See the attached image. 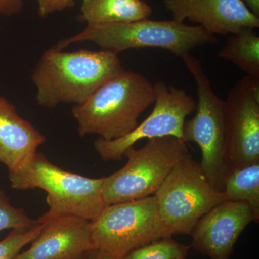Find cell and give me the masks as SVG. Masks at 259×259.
Returning <instances> with one entry per match:
<instances>
[{
  "label": "cell",
  "mask_w": 259,
  "mask_h": 259,
  "mask_svg": "<svg viewBox=\"0 0 259 259\" xmlns=\"http://www.w3.org/2000/svg\"><path fill=\"white\" fill-rule=\"evenodd\" d=\"M37 220L29 218L23 209L10 203L8 195L0 190V232L38 224Z\"/></svg>",
  "instance_id": "ffe728a7"
},
{
  "label": "cell",
  "mask_w": 259,
  "mask_h": 259,
  "mask_svg": "<svg viewBox=\"0 0 259 259\" xmlns=\"http://www.w3.org/2000/svg\"><path fill=\"white\" fill-rule=\"evenodd\" d=\"M41 223L35 226L12 229L8 236L0 241V259H15L25 245L31 243L40 234Z\"/></svg>",
  "instance_id": "d6986e66"
},
{
  "label": "cell",
  "mask_w": 259,
  "mask_h": 259,
  "mask_svg": "<svg viewBox=\"0 0 259 259\" xmlns=\"http://www.w3.org/2000/svg\"><path fill=\"white\" fill-rule=\"evenodd\" d=\"M37 14L40 18H47L49 15L73 8L75 0H36Z\"/></svg>",
  "instance_id": "44dd1931"
},
{
  "label": "cell",
  "mask_w": 259,
  "mask_h": 259,
  "mask_svg": "<svg viewBox=\"0 0 259 259\" xmlns=\"http://www.w3.org/2000/svg\"><path fill=\"white\" fill-rule=\"evenodd\" d=\"M197 85L195 115L186 120L183 140L196 143L202 151L200 166L204 175L223 192L230 171L226 148V104L214 93L200 59L188 54L182 58Z\"/></svg>",
  "instance_id": "8992f818"
},
{
  "label": "cell",
  "mask_w": 259,
  "mask_h": 259,
  "mask_svg": "<svg viewBox=\"0 0 259 259\" xmlns=\"http://www.w3.org/2000/svg\"><path fill=\"white\" fill-rule=\"evenodd\" d=\"M250 11L259 18V0H243Z\"/></svg>",
  "instance_id": "603a6c76"
},
{
  "label": "cell",
  "mask_w": 259,
  "mask_h": 259,
  "mask_svg": "<svg viewBox=\"0 0 259 259\" xmlns=\"http://www.w3.org/2000/svg\"><path fill=\"white\" fill-rule=\"evenodd\" d=\"M226 148L230 169L259 162V80L245 76L228 93Z\"/></svg>",
  "instance_id": "30bf717a"
},
{
  "label": "cell",
  "mask_w": 259,
  "mask_h": 259,
  "mask_svg": "<svg viewBox=\"0 0 259 259\" xmlns=\"http://www.w3.org/2000/svg\"><path fill=\"white\" fill-rule=\"evenodd\" d=\"M218 56L236 65L246 76L259 80V36L254 29L243 28L228 36Z\"/></svg>",
  "instance_id": "2e32d148"
},
{
  "label": "cell",
  "mask_w": 259,
  "mask_h": 259,
  "mask_svg": "<svg viewBox=\"0 0 259 259\" xmlns=\"http://www.w3.org/2000/svg\"><path fill=\"white\" fill-rule=\"evenodd\" d=\"M90 225L94 249L111 259L172 236L162 221L154 195L106 205Z\"/></svg>",
  "instance_id": "ba28073f"
},
{
  "label": "cell",
  "mask_w": 259,
  "mask_h": 259,
  "mask_svg": "<svg viewBox=\"0 0 259 259\" xmlns=\"http://www.w3.org/2000/svg\"><path fill=\"white\" fill-rule=\"evenodd\" d=\"M91 42L102 50L119 54L127 49L160 48L183 58L195 48L217 42L214 35L201 25L177 20L148 19L130 23L87 25L82 31L59 40L53 47L64 50L72 44Z\"/></svg>",
  "instance_id": "3957f363"
},
{
  "label": "cell",
  "mask_w": 259,
  "mask_h": 259,
  "mask_svg": "<svg viewBox=\"0 0 259 259\" xmlns=\"http://www.w3.org/2000/svg\"><path fill=\"white\" fill-rule=\"evenodd\" d=\"M223 192L228 201L248 204L259 218V162L231 168L225 181Z\"/></svg>",
  "instance_id": "e0dca14e"
},
{
  "label": "cell",
  "mask_w": 259,
  "mask_h": 259,
  "mask_svg": "<svg viewBox=\"0 0 259 259\" xmlns=\"http://www.w3.org/2000/svg\"><path fill=\"white\" fill-rule=\"evenodd\" d=\"M23 0H0V15L12 16L23 10Z\"/></svg>",
  "instance_id": "7402d4cb"
},
{
  "label": "cell",
  "mask_w": 259,
  "mask_h": 259,
  "mask_svg": "<svg viewBox=\"0 0 259 259\" xmlns=\"http://www.w3.org/2000/svg\"><path fill=\"white\" fill-rule=\"evenodd\" d=\"M258 219L245 202L226 201L199 220L190 234V247L209 259H230L241 233Z\"/></svg>",
  "instance_id": "8fae6325"
},
{
  "label": "cell",
  "mask_w": 259,
  "mask_h": 259,
  "mask_svg": "<svg viewBox=\"0 0 259 259\" xmlns=\"http://www.w3.org/2000/svg\"><path fill=\"white\" fill-rule=\"evenodd\" d=\"M155 100L154 84L142 74L125 71L83 103L73 105L71 112L81 137L95 134L113 141L134 131L140 116Z\"/></svg>",
  "instance_id": "7a4b0ae2"
},
{
  "label": "cell",
  "mask_w": 259,
  "mask_h": 259,
  "mask_svg": "<svg viewBox=\"0 0 259 259\" xmlns=\"http://www.w3.org/2000/svg\"><path fill=\"white\" fill-rule=\"evenodd\" d=\"M173 20H190L212 35L236 34L243 28H259L255 16L243 0H163Z\"/></svg>",
  "instance_id": "4fadbf2b"
},
{
  "label": "cell",
  "mask_w": 259,
  "mask_h": 259,
  "mask_svg": "<svg viewBox=\"0 0 259 259\" xmlns=\"http://www.w3.org/2000/svg\"><path fill=\"white\" fill-rule=\"evenodd\" d=\"M154 197L162 221L171 236H190L202 216L228 201L190 153L177 163Z\"/></svg>",
  "instance_id": "52a82bcc"
},
{
  "label": "cell",
  "mask_w": 259,
  "mask_h": 259,
  "mask_svg": "<svg viewBox=\"0 0 259 259\" xmlns=\"http://www.w3.org/2000/svg\"><path fill=\"white\" fill-rule=\"evenodd\" d=\"M151 13L143 0H82L79 17L87 25H100L144 20Z\"/></svg>",
  "instance_id": "9a60e30c"
},
{
  "label": "cell",
  "mask_w": 259,
  "mask_h": 259,
  "mask_svg": "<svg viewBox=\"0 0 259 259\" xmlns=\"http://www.w3.org/2000/svg\"><path fill=\"white\" fill-rule=\"evenodd\" d=\"M190 245L164 237L130 251L117 259H187Z\"/></svg>",
  "instance_id": "ac0fdd59"
},
{
  "label": "cell",
  "mask_w": 259,
  "mask_h": 259,
  "mask_svg": "<svg viewBox=\"0 0 259 259\" xmlns=\"http://www.w3.org/2000/svg\"><path fill=\"white\" fill-rule=\"evenodd\" d=\"M37 221L40 234L15 259H88L94 249L90 221L71 215Z\"/></svg>",
  "instance_id": "7c38bea8"
},
{
  "label": "cell",
  "mask_w": 259,
  "mask_h": 259,
  "mask_svg": "<svg viewBox=\"0 0 259 259\" xmlns=\"http://www.w3.org/2000/svg\"><path fill=\"white\" fill-rule=\"evenodd\" d=\"M88 259H111L105 253H102L100 250L93 249L89 255Z\"/></svg>",
  "instance_id": "cb8c5ba5"
},
{
  "label": "cell",
  "mask_w": 259,
  "mask_h": 259,
  "mask_svg": "<svg viewBox=\"0 0 259 259\" xmlns=\"http://www.w3.org/2000/svg\"><path fill=\"white\" fill-rule=\"evenodd\" d=\"M156 100L153 111L134 131L113 141L97 139L95 150L104 161H118L130 148L142 139L175 136L183 139L187 117L196 110L197 102L185 90L168 86L163 81L154 83Z\"/></svg>",
  "instance_id": "9c48e42d"
},
{
  "label": "cell",
  "mask_w": 259,
  "mask_h": 259,
  "mask_svg": "<svg viewBox=\"0 0 259 259\" xmlns=\"http://www.w3.org/2000/svg\"><path fill=\"white\" fill-rule=\"evenodd\" d=\"M11 187L17 190L41 189L47 194L49 209L38 220L76 216L92 221L105 204L102 178H90L62 169L37 152L23 167L9 172Z\"/></svg>",
  "instance_id": "277c9868"
},
{
  "label": "cell",
  "mask_w": 259,
  "mask_h": 259,
  "mask_svg": "<svg viewBox=\"0 0 259 259\" xmlns=\"http://www.w3.org/2000/svg\"><path fill=\"white\" fill-rule=\"evenodd\" d=\"M190 153L187 143L175 136L148 139L142 148L132 146L125 166L104 177L102 197L106 205L154 195L177 163Z\"/></svg>",
  "instance_id": "5b68a950"
},
{
  "label": "cell",
  "mask_w": 259,
  "mask_h": 259,
  "mask_svg": "<svg viewBox=\"0 0 259 259\" xmlns=\"http://www.w3.org/2000/svg\"><path fill=\"white\" fill-rule=\"evenodd\" d=\"M46 141V136L0 95V163L9 172L16 171L33 157Z\"/></svg>",
  "instance_id": "5bb4252c"
},
{
  "label": "cell",
  "mask_w": 259,
  "mask_h": 259,
  "mask_svg": "<svg viewBox=\"0 0 259 259\" xmlns=\"http://www.w3.org/2000/svg\"><path fill=\"white\" fill-rule=\"evenodd\" d=\"M125 71L118 54L111 51H64L52 47L42 53L32 70L35 100L46 108L80 105Z\"/></svg>",
  "instance_id": "6da1fadb"
}]
</instances>
